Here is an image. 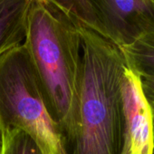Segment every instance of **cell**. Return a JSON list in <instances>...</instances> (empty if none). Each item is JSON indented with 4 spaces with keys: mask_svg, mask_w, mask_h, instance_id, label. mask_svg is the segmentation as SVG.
<instances>
[{
    "mask_svg": "<svg viewBox=\"0 0 154 154\" xmlns=\"http://www.w3.org/2000/svg\"><path fill=\"white\" fill-rule=\"evenodd\" d=\"M67 152L78 128L82 71L79 22L49 0H32L23 43Z\"/></svg>",
    "mask_w": 154,
    "mask_h": 154,
    "instance_id": "cell-1",
    "label": "cell"
},
{
    "mask_svg": "<svg viewBox=\"0 0 154 154\" xmlns=\"http://www.w3.org/2000/svg\"><path fill=\"white\" fill-rule=\"evenodd\" d=\"M82 71L79 121L67 154H121L123 106L121 83L127 63L122 48L79 23Z\"/></svg>",
    "mask_w": 154,
    "mask_h": 154,
    "instance_id": "cell-2",
    "label": "cell"
},
{
    "mask_svg": "<svg viewBox=\"0 0 154 154\" xmlns=\"http://www.w3.org/2000/svg\"><path fill=\"white\" fill-rule=\"evenodd\" d=\"M8 128L27 132L44 154H67L24 44L0 56V132Z\"/></svg>",
    "mask_w": 154,
    "mask_h": 154,
    "instance_id": "cell-3",
    "label": "cell"
},
{
    "mask_svg": "<svg viewBox=\"0 0 154 154\" xmlns=\"http://www.w3.org/2000/svg\"><path fill=\"white\" fill-rule=\"evenodd\" d=\"M94 31L120 48L154 33V0H90Z\"/></svg>",
    "mask_w": 154,
    "mask_h": 154,
    "instance_id": "cell-4",
    "label": "cell"
},
{
    "mask_svg": "<svg viewBox=\"0 0 154 154\" xmlns=\"http://www.w3.org/2000/svg\"><path fill=\"white\" fill-rule=\"evenodd\" d=\"M121 89L124 117L121 154H153L154 117L141 89L140 76L128 65Z\"/></svg>",
    "mask_w": 154,
    "mask_h": 154,
    "instance_id": "cell-5",
    "label": "cell"
},
{
    "mask_svg": "<svg viewBox=\"0 0 154 154\" xmlns=\"http://www.w3.org/2000/svg\"><path fill=\"white\" fill-rule=\"evenodd\" d=\"M32 0H0V56L24 43Z\"/></svg>",
    "mask_w": 154,
    "mask_h": 154,
    "instance_id": "cell-6",
    "label": "cell"
},
{
    "mask_svg": "<svg viewBox=\"0 0 154 154\" xmlns=\"http://www.w3.org/2000/svg\"><path fill=\"white\" fill-rule=\"evenodd\" d=\"M130 69L139 75L154 74V33L122 48Z\"/></svg>",
    "mask_w": 154,
    "mask_h": 154,
    "instance_id": "cell-7",
    "label": "cell"
},
{
    "mask_svg": "<svg viewBox=\"0 0 154 154\" xmlns=\"http://www.w3.org/2000/svg\"><path fill=\"white\" fill-rule=\"evenodd\" d=\"M0 154H44L36 141L25 131L8 128L0 132Z\"/></svg>",
    "mask_w": 154,
    "mask_h": 154,
    "instance_id": "cell-8",
    "label": "cell"
},
{
    "mask_svg": "<svg viewBox=\"0 0 154 154\" xmlns=\"http://www.w3.org/2000/svg\"><path fill=\"white\" fill-rule=\"evenodd\" d=\"M72 18L94 30L95 22L90 0H49Z\"/></svg>",
    "mask_w": 154,
    "mask_h": 154,
    "instance_id": "cell-9",
    "label": "cell"
},
{
    "mask_svg": "<svg viewBox=\"0 0 154 154\" xmlns=\"http://www.w3.org/2000/svg\"><path fill=\"white\" fill-rule=\"evenodd\" d=\"M140 76V84L143 94L150 107L154 117V74H144Z\"/></svg>",
    "mask_w": 154,
    "mask_h": 154,
    "instance_id": "cell-10",
    "label": "cell"
},
{
    "mask_svg": "<svg viewBox=\"0 0 154 154\" xmlns=\"http://www.w3.org/2000/svg\"><path fill=\"white\" fill-rule=\"evenodd\" d=\"M0 148H1V138H0Z\"/></svg>",
    "mask_w": 154,
    "mask_h": 154,
    "instance_id": "cell-11",
    "label": "cell"
}]
</instances>
